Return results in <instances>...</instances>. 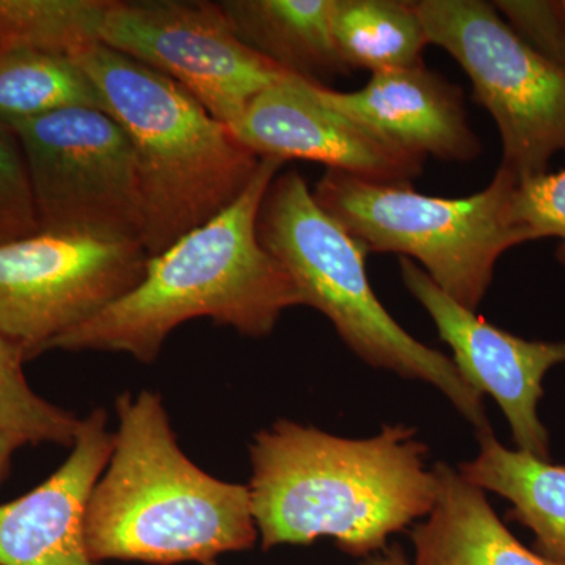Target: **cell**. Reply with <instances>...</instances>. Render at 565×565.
Wrapping results in <instances>:
<instances>
[{"label": "cell", "mask_w": 565, "mask_h": 565, "mask_svg": "<svg viewBox=\"0 0 565 565\" xmlns=\"http://www.w3.org/2000/svg\"><path fill=\"white\" fill-rule=\"evenodd\" d=\"M426 452L404 424L351 440L275 423L250 446L248 490L263 548L332 537L348 555H379L390 535L433 512L438 481Z\"/></svg>", "instance_id": "1"}, {"label": "cell", "mask_w": 565, "mask_h": 565, "mask_svg": "<svg viewBox=\"0 0 565 565\" xmlns=\"http://www.w3.org/2000/svg\"><path fill=\"white\" fill-rule=\"evenodd\" d=\"M282 166L262 158L236 202L148 258L143 280L131 292L63 333L47 351L126 352L152 363L169 334L195 318L247 337L273 333L282 311L303 305L296 282L258 236L264 196Z\"/></svg>", "instance_id": "2"}, {"label": "cell", "mask_w": 565, "mask_h": 565, "mask_svg": "<svg viewBox=\"0 0 565 565\" xmlns=\"http://www.w3.org/2000/svg\"><path fill=\"white\" fill-rule=\"evenodd\" d=\"M117 414L114 452L85 515L93 563L206 564L255 545L250 490L184 456L158 394H122Z\"/></svg>", "instance_id": "3"}, {"label": "cell", "mask_w": 565, "mask_h": 565, "mask_svg": "<svg viewBox=\"0 0 565 565\" xmlns=\"http://www.w3.org/2000/svg\"><path fill=\"white\" fill-rule=\"evenodd\" d=\"M73 61L131 140L150 258L239 199L262 158L191 93L103 43Z\"/></svg>", "instance_id": "4"}, {"label": "cell", "mask_w": 565, "mask_h": 565, "mask_svg": "<svg viewBox=\"0 0 565 565\" xmlns=\"http://www.w3.org/2000/svg\"><path fill=\"white\" fill-rule=\"evenodd\" d=\"M263 247L296 282L303 305L321 311L363 362L440 390L478 433L492 429L482 394L445 353L405 332L375 296L366 248L316 203L296 170L278 173L258 217Z\"/></svg>", "instance_id": "5"}, {"label": "cell", "mask_w": 565, "mask_h": 565, "mask_svg": "<svg viewBox=\"0 0 565 565\" xmlns=\"http://www.w3.org/2000/svg\"><path fill=\"white\" fill-rule=\"evenodd\" d=\"M515 174L500 169L484 191L465 199L416 192L327 170L313 189L316 203L366 252L401 253L457 303L478 310L503 253L533 243L512 221Z\"/></svg>", "instance_id": "6"}, {"label": "cell", "mask_w": 565, "mask_h": 565, "mask_svg": "<svg viewBox=\"0 0 565 565\" xmlns=\"http://www.w3.org/2000/svg\"><path fill=\"white\" fill-rule=\"evenodd\" d=\"M429 44L470 77L475 102L497 122L501 166L525 181L548 172L565 151V66L520 39L484 0H418Z\"/></svg>", "instance_id": "7"}, {"label": "cell", "mask_w": 565, "mask_h": 565, "mask_svg": "<svg viewBox=\"0 0 565 565\" xmlns=\"http://www.w3.org/2000/svg\"><path fill=\"white\" fill-rule=\"evenodd\" d=\"M11 126L28 161L40 233L141 244L136 156L115 118L71 107Z\"/></svg>", "instance_id": "8"}, {"label": "cell", "mask_w": 565, "mask_h": 565, "mask_svg": "<svg viewBox=\"0 0 565 565\" xmlns=\"http://www.w3.org/2000/svg\"><path fill=\"white\" fill-rule=\"evenodd\" d=\"M148 258L141 244L50 233L0 245V334L35 359L131 292Z\"/></svg>", "instance_id": "9"}, {"label": "cell", "mask_w": 565, "mask_h": 565, "mask_svg": "<svg viewBox=\"0 0 565 565\" xmlns=\"http://www.w3.org/2000/svg\"><path fill=\"white\" fill-rule=\"evenodd\" d=\"M102 43L170 77L226 126L289 76L236 35L221 3L203 0H114Z\"/></svg>", "instance_id": "10"}, {"label": "cell", "mask_w": 565, "mask_h": 565, "mask_svg": "<svg viewBox=\"0 0 565 565\" xmlns=\"http://www.w3.org/2000/svg\"><path fill=\"white\" fill-rule=\"evenodd\" d=\"M399 266L405 288L452 349L463 381L497 401L520 451L550 460L548 430L539 419L537 404L546 373L565 363V341H527L504 332L451 299L414 259L403 256Z\"/></svg>", "instance_id": "11"}, {"label": "cell", "mask_w": 565, "mask_h": 565, "mask_svg": "<svg viewBox=\"0 0 565 565\" xmlns=\"http://www.w3.org/2000/svg\"><path fill=\"white\" fill-rule=\"evenodd\" d=\"M230 129L259 158L319 162L364 180L411 184L424 169L423 159L333 109L299 77L259 93Z\"/></svg>", "instance_id": "12"}, {"label": "cell", "mask_w": 565, "mask_h": 565, "mask_svg": "<svg viewBox=\"0 0 565 565\" xmlns=\"http://www.w3.org/2000/svg\"><path fill=\"white\" fill-rule=\"evenodd\" d=\"M313 90L333 109L423 161L471 162L481 156L462 92L423 63L373 74L362 90L334 92L315 84Z\"/></svg>", "instance_id": "13"}, {"label": "cell", "mask_w": 565, "mask_h": 565, "mask_svg": "<svg viewBox=\"0 0 565 565\" xmlns=\"http://www.w3.org/2000/svg\"><path fill=\"white\" fill-rule=\"evenodd\" d=\"M107 415L82 419L73 451L47 481L0 505V565H98L85 546L93 489L114 452Z\"/></svg>", "instance_id": "14"}, {"label": "cell", "mask_w": 565, "mask_h": 565, "mask_svg": "<svg viewBox=\"0 0 565 565\" xmlns=\"http://www.w3.org/2000/svg\"><path fill=\"white\" fill-rule=\"evenodd\" d=\"M438 494L427 522L412 531V565H561L516 541L487 501L448 463L434 465Z\"/></svg>", "instance_id": "15"}, {"label": "cell", "mask_w": 565, "mask_h": 565, "mask_svg": "<svg viewBox=\"0 0 565 565\" xmlns=\"http://www.w3.org/2000/svg\"><path fill=\"white\" fill-rule=\"evenodd\" d=\"M334 0H226L233 31L250 50L289 76L323 85L348 74L332 35Z\"/></svg>", "instance_id": "16"}, {"label": "cell", "mask_w": 565, "mask_h": 565, "mask_svg": "<svg viewBox=\"0 0 565 565\" xmlns=\"http://www.w3.org/2000/svg\"><path fill=\"white\" fill-rule=\"evenodd\" d=\"M479 455L460 463L465 481L512 504L509 519L533 531L534 552L565 565V467L505 448L493 430L478 433Z\"/></svg>", "instance_id": "17"}, {"label": "cell", "mask_w": 565, "mask_h": 565, "mask_svg": "<svg viewBox=\"0 0 565 565\" xmlns=\"http://www.w3.org/2000/svg\"><path fill=\"white\" fill-rule=\"evenodd\" d=\"M332 35L345 68L373 74L422 65L429 46L414 2L334 0Z\"/></svg>", "instance_id": "18"}, {"label": "cell", "mask_w": 565, "mask_h": 565, "mask_svg": "<svg viewBox=\"0 0 565 565\" xmlns=\"http://www.w3.org/2000/svg\"><path fill=\"white\" fill-rule=\"evenodd\" d=\"M71 107L103 109L102 96L73 58L0 50V121L33 120Z\"/></svg>", "instance_id": "19"}, {"label": "cell", "mask_w": 565, "mask_h": 565, "mask_svg": "<svg viewBox=\"0 0 565 565\" xmlns=\"http://www.w3.org/2000/svg\"><path fill=\"white\" fill-rule=\"evenodd\" d=\"M114 0H0V50L74 58L102 43Z\"/></svg>", "instance_id": "20"}, {"label": "cell", "mask_w": 565, "mask_h": 565, "mask_svg": "<svg viewBox=\"0 0 565 565\" xmlns=\"http://www.w3.org/2000/svg\"><path fill=\"white\" fill-rule=\"evenodd\" d=\"M24 362L22 348L0 334V430L20 435L28 444L73 446L82 419L33 393Z\"/></svg>", "instance_id": "21"}, {"label": "cell", "mask_w": 565, "mask_h": 565, "mask_svg": "<svg viewBox=\"0 0 565 565\" xmlns=\"http://www.w3.org/2000/svg\"><path fill=\"white\" fill-rule=\"evenodd\" d=\"M40 233L31 174L20 137L0 121V245Z\"/></svg>", "instance_id": "22"}, {"label": "cell", "mask_w": 565, "mask_h": 565, "mask_svg": "<svg viewBox=\"0 0 565 565\" xmlns=\"http://www.w3.org/2000/svg\"><path fill=\"white\" fill-rule=\"evenodd\" d=\"M512 221L531 241L556 237V259L565 267V169L519 181L512 195Z\"/></svg>", "instance_id": "23"}, {"label": "cell", "mask_w": 565, "mask_h": 565, "mask_svg": "<svg viewBox=\"0 0 565 565\" xmlns=\"http://www.w3.org/2000/svg\"><path fill=\"white\" fill-rule=\"evenodd\" d=\"M494 9L531 50L565 66V9L563 0H498Z\"/></svg>", "instance_id": "24"}, {"label": "cell", "mask_w": 565, "mask_h": 565, "mask_svg": "<svg viewBox=\"0 0 565 565\" xmlns=\"http://www.w3.org/2000/svg\"><path fill=\"white\" fill-rule=\"evenodd\" d=\"M360 565H411V563H408L404 550L394 544L379 555L364 557Z\"/></svg>", "instance_id": "25"}, {"label": "cell", "mask_w": 565, "mask_h": 565, "mask_svg": "<svg viewBox=\"0 0 565 565\" xmlns=\"http://www.w3.org/2000/svg\"><path fill=\"white\" fill-rule=\"evenodd\" d=\"M28 444L20 435L3 433L0 430V476L6 471L11 456L17 451L20 446Z\"/></svg>", "instance_id": "26"}, {"label": "cell", "mask_w": 565, "mask_h": 565, "mask_svg": "<svg viewBox=\"0 0 565 565\" xmlns=\"http://www.w3.org/2000/svg\"><path fill=\"white\" fill-rule=\"evenodd\" d=\"M203 565H218V564L215 563V561H211V563H206V564H203Z\"/></svg>", "instance_id": "27"}, {"label": "cell", "mask_w": 565, "mask_h": 565, "mask_svg": "<svg viewBox=\"0 0 565 565\" xmlns=\"http://www.w3.org/2000/svg\"><path fill=\"white\" fill-rule=\"evenodd\" d=\"M563 3H564V9H565V0H563Z\"/></svg>", "instance_id": "28"}]
</instances>
